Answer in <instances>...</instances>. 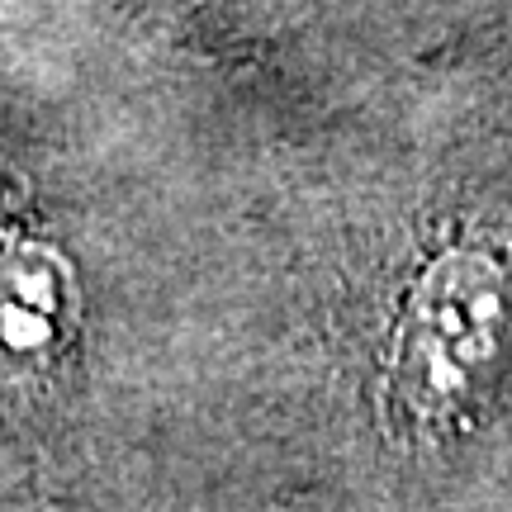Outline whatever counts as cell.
I'll list each match as a JSON object with an SVG mask.
<instances>
[{"mask_svg": "<svg viewBox=\"0 0 512 512\" xmlns=\"http://www.w3.org/2000/svg\"><path fill=\"white\" fill-rule=\"evenodd\" d=\"M512 318V271L498 252H441L399 313L389 351V399L418 427L460 418L498 375Z\"/></svg>", "mask_w": 512, "mask_h": 512, "instance_id": "1", "label": "cell"}, {"mask_svg": "<svg viewBox=\"0 0 512 512\" xmlns=\"http://www.w3.org/2000/svg\"><path fill=\"white\" fill-rule=\"evenodd\" d=\"M53 337L48 328V313L34 309V304H10V309H0V342L15 351H38L43 342Z\"/></svg>", "mask_w": 512, "mask_h": 512, "instance_id": "2", "label": "cell"}]
</instances>
